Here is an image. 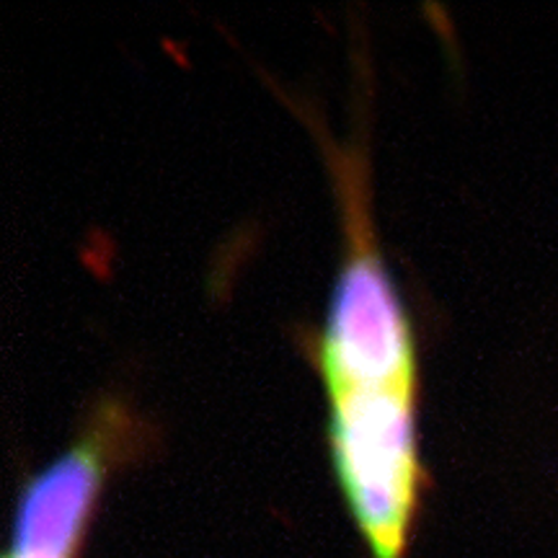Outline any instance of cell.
<instances>
[{"instance_id": "cell-1", "label": "cell", "mask_w": 558, "mask_h": 558, "mask_svg": "<svg viewBox=\"0 0 558 558\" xmlns=\"http://www.w3.org/2000/svg\"><path fill=\"white\" fill-rule=\"evenodd\" d=\"M416 388L331 393V452L352 518L375 558H399L414 518L422 469Z\"/></svg>"}, {"instance_id": "cell-2", "label": "cell", "mask_w": 558, "mask_h": 558, "mask_svg": "<svg viewBox=\"0 0 558 558\" xmlns=\"http://www.w3.org/2000/svg\"><path fill=\"white\" fill-rule=\"evenodd\" d=\"M341 190L349 243L316 347L320 375L329 396L360 388H416L414 337L373 243L362 184L352 169L341 179Z\"/></svg>"}, {"instance_id": "cell-3", "label": "cell", "mask_w": 558, "mask_h": 558, "mask_svg": "<svg viewBox=\"0 0 558 558\" xmlns=\"http://www.w3.org/2000/svg\"><path fill=\"white\" fill-rule=\"evenodd\" d=\"M140 439L143 424L120 403H104L86 432L26 484L9 558H75L107 471Z\"/></svg>"}]
</instances>
